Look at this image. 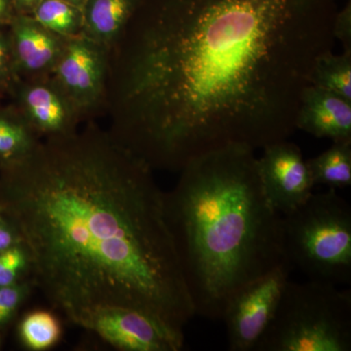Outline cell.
Instances as JSON below:
<instances>
[{
	"label": "cell",
	"mask_w": 351,
	"mask_h": 351,
	"mask_svg": "<svg viewBox=\"0 0 351 351\" xmlns=\"http://www.w3.org/2000/svg\"><path fill=\"white\" fill-rule=\"evenodd\" d=\"M336 0H141L108 52L113 138L152 170L297 131Z\"/></svg>",
	"instance_id": "6da1fadb"
},
{
	"label": "cell",
	"mask_w": 351,
	"mask_h": 351,
	"mask_svg": "<svg viewBox=\"0 0 351 351\" xmlns=\"http://www.w3.org/2000/svg\"><path fill=\"white\" fill-rule=\"evenodd\" d=\"M0 214L31 257V279L73 324L134 309L176 332L195 316L154 170L95 125L39 140L0 166Z\"/></svg>",
	"instance_id": "7a4b0ae2"
},
{
	"label": "cell",
	"mask_w": 351,
	"mask_h": 351,
	"mask_svg": "<svg viewBox=\"0 0 351 351\" xmlns=\"http://www.w3.org/2000/svg\"><path fill=\"white\" fill-rule=\"evenodd\" d=\"M164 193L166 221L195 315L223 317L232 295L285 260L282 215L263 191L255 151L196 157Z\"/></svg>",
	"instance_id": "3957f363"
},
{
	"label": "cell",
	"mask_w": 351,
	"mask_h": 351,
	"mask_svg": "<svg viewBox=\"0 0 351 351\" xmlns=\"http://www.w3.org/2000/svg\"><path fill=\"white\" fill-rule=\"evenodd\" d=\"M351 291L324 281L286 283L254 351H350Z\"/></svg>",
	"instance_id": "277c9868"
},
{
	"label": "cell",
	"mask_w": 351,
	"mask_h": 351,
	"mask_svg": "<svg viewBox=\"0 0 351 351\" xmlns=\"http://www.w3.org/2000/svg\"><path fill=\"white\" fill-rule=\"evenodd\" d=\"M284 256L311 280L351 284V207L329 189L282 216Z\"/></svg>",
	"instance_id": "5b68a950"
},
{
	"label": "cell",
	"mask_w": 351,
	"mask_h": 351,
	"mask_svg": "<svg viewBox=\"0 0 351 351\" xmlns=\"http://www.w3.org/2000/svg\"><path fill=\"white\" fill-rule=\"evenodd\" d=\"M294 267L284 260L276 269L239 289L226 304L228 350L254 351L267 329Z\"/></svg>",
	"instance_id": "8992f818"
},
{
	"label": "cell",
	"mask_w": 351,
	"mask_h": 351,
	"mask_svg": "<svg viewBox=\"0 0 351 351\" xmlns=\"http://www.w3.org/2000/svg\"><path fill=\"white\" fill-rule=\"evenodd\" d=\"M108 52L83 36L66 38L51 75L82 117L104 104Z\"/></svg>",
	"instance_id": "52a82bcc"
},
{
	"label": "cell",
	"mask_w": 351,
	"mask_h": 351,
	"mask_svg": "<svg viewBox=\"0 0 351 351\" xmlns=\"http://www.w3.org/2000/svg\"><path fill=\"white\" fill-rule=\"evenodd\" d=\"M77 326L95 332L119 350L179 351L184 348V332L124 307L97 309L85 315Z\"/></svg>",
	"instance_id": "ba28073f"
},
{
	"label": "cell",
	"mask_w": 351,
	"mask_h": 351,
	"mask_svg": "<svg viewBox=\"0 0 351 351\" xmlns=\"http://www.w3.org/2000/svg\"><path fill=\"white\" fill-rule=\"evenodd\" d=\"M258 169L265 195L280 215L294 211L313 195V184L301 149L288 140L263 149Z\"/></svg>",
	"instance_id": "9c48e42d"
},
{
	"label": "cell",
	"mask_w": 351,
	"mask_h": 351,
	"mask_svg": "<svg viewBox=\"0 0 351 351\" xmlns=\"http://www.w3.org/2000/svg\"><path fill=\"white\" fill-rule=\"evenodd\" d=\"M14 91L19 112L39 138L76 130L80 114L51 78H36L27 82L20 80Z\"/></svg>",
	"instance_id": "30bf717a"
},
{
	"label": "cell",
	"mask_w": 351,
	"mask_h": 351,
	"mask_svg": "<svg viewBox=\"0 0 351 351\" xmlns=\"http://www.w3.org/2000/svg\"><path fill=\"white\" fill-rule=\"evenodd\" d=\"M18 75L32 80L51 75L66 38L36 22L31 15L15 14L8 25Z\"/></svg>",
	"instance_id": "8fae6325"
},
{
	"label": "cell",
	"mask_w": 351,
	"mask_h": 351,
	"mask_svg": "<svg viewBox=\"0 0 351 351\" xmlns=\"http://www.w3.org/2000/svg\"><path fill=\"white\" fill-rule=\"evenodd\" d=\"M295 127L332 143L351 142V101L311 85L302 96Z\"/></svg>",
	"instance_id": "7c38bea8"
},
{
	"label": "cell",
	"mask_w": 351,
	"mask_h": 351,
	"mask_svg": "<svg viewBox=\"0 0 351 351\" xmlns=\"http://www.w3.org/2000/svg\"><path fill=\"white\" fill-rule=\"evenodd\" d=\"M141 0H86L82 7V36L107 52L121 36Z\"/></svg>",
	"instance_id": "4fadbf2b"
},
{
	"label": "cell",
	"mask_w": 351,
	"mask_h": 351,
	"mask_svg": "<svg viewBox=\"0 0 351 351\" xmlns=\"http://www.w3.org/2000/svg\"><path fill=\"white\" fill-rule=\"evenodd\" d=\"M313 186L341 189L351 186V142L332 143L319 156L307 159Z\"/></svg>",
	"instance_id": "5bb4252c"
},
{
	"label": "cell",
	"mask_w": 351,
	"mask_h": 351,
	"mask_svg": "<svg viewBox=\"0 0 351 351\" xmlns=\"http://www.w3.org/2000/svg\"><path fill=\"white\" fill-rule=\"evenodd\" d=\"M39 140L19 110H0V166L27 156Z\"/></svg>",
	"instance_id": "9a60e30c"
},
{
	"label": "cell",
	"mask_w": 351,
	"mask_h": 351,
	"mask_svg": "<svg viewBox=\"0 0 351 351\" xmlns=\"http://www.w3.org/2000/svg\"><path fill=\"white\" fill-rule=\"evenodd\" d=\"M31 16L48 31L64 38L82 36V9L63 0H39Z\"/></svg>",
	"instance_id": "2e32d148"
},
{
	"label": "cell",
	"mask_w": 351,
	"mask_h": 351,
	"mask_svg": "<svg viewBox=\"0 0 351 351\" xmlns=\"http://www.w3.org/2000/svg\"><path fill=\"white\" fill-rule=\"evenodd\" d=\"M311 85L351 101V51L323 55L314 66Z\"/></svg>",
	"instance_id": "e0dca14e"
},
{
	"label": "cell",
	"mask_w": 351,
	"mask_h": 351,
	"mask_svg": "<svg viewBox=\"0 0 351 351\" xmlns=\"http://www.w3.org/2000/svg\"><path fill=\"white\" fill-rule=\"evenodd\" d=\"M59 320L47 311H36L27 314L21 322L19 335L23 345L29 350H48L61 338Z\"/></svg>",
	"instance_id": "ac0fdd59"
},
{
	"label": "cell",
	"mask_w": 351,
	"mask_h": 351,
	"mask_svg": "<svg viewBox=\"0 0 351 351\" xmlns=\"http://www.w3.org/2000/svg\"><path fill=\"white\" fill-rule=\"evenodd\" d=\"M31 257L21 242L0 253V287L12 285L31 276Z\"/></svg>",
	"instance_id": "d6986e66"
},
{
	"label": "cell",
	"mask_w": 351,
	"mask_h": 351,
	"mask_svg": "<svg viewBox=\"0 0 351 351\" xmlns=\"http://www.w3.org/2000/svg\"><path fill=\"white\" fill-rule=\"evenodd\" d=\"M34 288L31 277L12 285L0 287V330L12 321Z\"/></svg>",
	"instance_id": "ffe728a7"
},
{
	"label": "cell",
	"mask_w": 351,
	"mask_h": 351,
	"mask_svg": "<svg viewBox=\"0 0 351 351\" xmlns=\"http://www.w3.org/2000/svg\"><path fill=\"white\" fill-rule=\"evenodd\" d=\"M0 27V94L15 89L21 80L16 69L10 32L9 27Z\"/></svg>",
	"instance_id": "44dd1931"
},
{
	"label": "cell",
	"mask_w": 351,
	"mask_h": 351,
	"mask_svg": "<svg viewBox=\"0 0 351 351\" xmlns=\"http://www.w3.org/2000/svg\"><path fill=\"white\" fill-rule=\"evenodd\" d=\"M335 39L341 41L343 51H351V1L337 11L334 21Z\"/></svg>",
	"instance_id": "7402d4cb"
},
{
	"label": "cell",
	"mask_w": 351,
	"mask_h": 351,
	"mask_svg": "<svg viewBox=\"0 0 351 351\" xmlns=\"http://www.w3.org/2000/svg\"><path fill=\"white\" fill-rule=\"evenodd\" d=\"M21 242L19 233L15 226L6 217L0 214V253Z\"/></svg>",
	"instance_id": "603a6c76"
},
{
	"label": "cell",
	"mask_w": 351,
	"mask_h": 351,
	"mask_svg": "<svg viewBox=\"0 0 351 351\" xmlns=\"http://www.w3.org/2000/svg\"><path fill=\"white\" fill-rule=\"evenodd\" d=\"M11 0H0V27H7L15 15Z\"/></svg>",
	"instance_id": "cb8c5ba5"
},
{
	"label": "cell",
	"mask_w": 351,
	"mask_h": 351,
	"mask_svg": "<svg viewBox=\"0 0 351 351\" xmlns=\"http://www.w3.org/2000/svg\"><path fill=\"white\" fill-rule=\"evenodd\" d=\"M16 14L31 15L39 0H11Z\"/></svg>",
	"instance_id": "d4e9b609"
},
{
	"label": "cell",
	"mask_w": 351,
	"mask_h": 351,
	"mask_svg": "<svg viewBox=\"0 0 351 351\" xmlns=\"http://www.w3.org/2000/svg\"><path fill=\"white\" fill-rule=\"evenodd\" d=\"M63 1L69 2V3L73 4V5L80 7V8L82 9V7L84 6L86 0H63Z\"/></svg>",
	"instance_id": "484cf974"
},
{
	"label": "cell",
	"mask_w": 351,
	"mask_h": 351,
	"mask_svg": "<svg viewBox=\"0 0 351 351\" xmlns=\"http://www.w3.org/2000/svg\"><path fill=\"white\" fill-rule=\"evenodd\" d=\"M0 346H1V337H0Z\"/></svg>",
	"instance_id": "4316f807"
}]
</instances>
